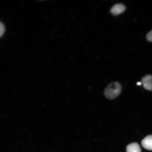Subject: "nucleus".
Masks as SVG:
<instances>
[{
	"mask_svg": "<svg viewBox=\"0 0 152 152\" xmlns=\"http://www.w3.org/2000/svg\"><path fill=\"white\" fill-rule=\"evenodd\" d=\"M121 87L117 82L112 83L106 87L104 90V94L108 99H113L117 97L120 94Z\"/></svg>",
	"mask_w": 152,
	"mask_h": 152,
	"instance_id": "nucleus-1",
	"label": "nucleus"
},
{
	"mask_svg": "<svg viewBox=\"0 0 152 152\" xmlns=\"http://www.w3.org/2000/svg\"><path fill=\"white\" fill-rule=\"evenodd\" d=\"M125 9V6L122 4H117L112 7L110 11L114 16H117L124 12Z\"/></svg>",
	"mask_w": 152,
	"mask_h": 152,
	"instance_id": "nucleus-2",
	"label": "nucleus"
},
{
	"mask_svg": "<svg viewBox=\"0 0 152 152\" xmlns=\"http://www.w3.org/2000/svg\"><path fill=\"white\" fill-rule=\"evenodd\" d=\"M142 83L146 90L152 91V75H146L142 77Z\"/></svg>",
	"mask_w": 152,
	"mask_h": 152,
	"instance_id": "nucleus-3",
	"label": "nucleus"
},
{
	"mask_svg": "<svg viewBox=\"0 0 152 152\" xmlns=\"http://www.w3.org/2000/svg\"><path fill=\"white\" fill-rule=\"evenodd\" d=\"M142 147L145 149L152 151V135H148L142 140Z\"/></svg>",
	"mask_w": 152,
	"mask_h": 152,
	"instance_id": "nucleus-4",
	"label": "nucleus"
},
{
	"mask_svg": "<svg viewBox=\"0 0 152 152\" xmlns=\"http://www.w3.org/2000/svg\"><path fill=\"white\" fill-rule=\"evenodd\" d=\"M126 150V152H141L139 145L136 142H133L129 144L127 146Z\"/></svg>",
	"mask_w": 152,
	"mask_h": 152,
	"instance_id": "nucleus-5",
	"label": "nucleus"
},
{
	"mask_svg": "<svg viewBox=\"0 0 152 152\" xmlns=\"http://www.w3.org/2000/svg\"><path fill=\"white\" fill-rule=\"evenodd\" d=\"M5 27L4 25L1 22L0 24V36L1 37L4 34L5 31Z\"/></svg>",
	"mask_w": 152,
	"mask_h": 152,
	"instance_id": "nucleus-6",
	"label": "nucleus"
},
{
	"mask_svg": "<svg viewBox=\"0 0 152 152\" xmlns=\"http://www.w3.org/2000/svg\"><path fill=\"white\" fill-rule=\"evenodd\" d=\"M147 39L148 41L152 42V30L147 34Z\"/></svg>",
	"mask_w": 152,
	"mask_h": 152,
	"instance_id": "nucleus-7",
	"label": "nucleus"
},
{
	"mask_svg": "<svg viewBox=\"0 0 152 152\" xmlns=\"http://www.w3.org/2000/svg\"><path fill=\"white\" fill-rule=\"evenodd\" d=\"M141 84H142V83H140V82H138L137 83V85H141Z\"/></svg>",
	"mask_w": 152,
	"mask_h": 152,
	"instance_id": "nucleus-8",
	"label": "nucleus"
}]
</instances>
